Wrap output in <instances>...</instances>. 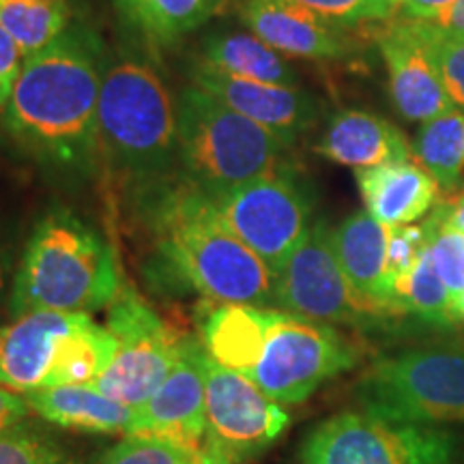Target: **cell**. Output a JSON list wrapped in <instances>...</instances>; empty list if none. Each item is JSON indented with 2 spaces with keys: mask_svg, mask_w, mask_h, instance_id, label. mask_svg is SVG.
Segmentation results:
<instances>
[{
  "mask_svg": "<svg viewBox=\"0 0 464 464\" xmlns=\"http://www.w3.org/2000/svg\"><path fill=\"white\" fill-rule=\"evenodd\" d=\"M106 56L100 33L75 20L48 48L24 58L3 119L14 142L39 164L75 177L100 166L97 103Z\"/></svg>",
  "mask_w": 464,
  "mask_h": 464,
  "instance_id": "obj_1",
  "label": "cell"
},
{
  "mask_svg": "<svg viewBox=\"0 0 464 464\" xmlns=\"http://www.w3.org/2000/svg\"><path fill=\"white\" fill-rule=\"evenodd\" d=\"M131 194L153 243L150 269L166 288L276 310L277 276L222 222L208 196L179 172Z\"/></svg>",
  "mask_w": 464,
  "mask_h": 464,
  "instance_id": "obj_2",
  "label": "cell"
},
{
  "mask_svg": "<svg viewBox=\"0 0 464 464\" xmlns=\"http://www.w3.org/2000/svg\"><path fill=\"white\" fill-rule=\"evenodd\" d=\"M97 136L102 161L131 191L177 172V95L142 39L108 50Z\"/></svg>",
  "mask_w": 464,
  "mask_h": 464,
  "instance_id": "obj_3",
  "label": "cell"
},
{
  "mask_svg": "<svg viewBox=\"0 0 464 464\" xmlns=\"http://www.w3.org/2000/svg\"><path fill=\"white\" fill-rule=\"evenodd\" d=\"M123 286L106 237L67 207L44 213L17 260L11 316L34 310L91 312L108 307Z\"/></svg>",
  "mask_w": 464,
  "mask_h": 464,
  "instance_id": "obj_4",
  "label": "cell"
},
{
  "mask_svg": "<svg viewBox=\"0 0 464 464\" xmlns=\"http://www.w3.org/2000/svg\"><path fill=\"white\" fill-rule=\"evenodd\" d=\"M274 131L196 86L177 92V172L208 198L232 191L288 161Z\"/></svg>",
  "mask_w": 464,
  "mask_h": 464,
  "instance_id": "obj_5",
  "label": "cell"
},
{
  "mask_svg": "<svg viewBox=\"0 0 464 464\" xmlns=\"http://www.w3.org/2000/svg\"><path fill=\"white\" fill-rule=\"evenodd\" d=\"M363 409L417 423H464V344L434 342L376 359L357 390Z\"/></svg>",
  "mask_w": 464,
  "mask_h": 464,
  "instance_id": "obj_6",
  "label": "cell"
},
{
  "mask_svg": "<svg viewBox=\"0 0 464 464\" xmlns=\"http://www.w3.org/2000/svg\"><path fill=\"white\" fill-rule=\"evenodd\" d=\"M456 434L374 411H342L305 434L299 464H460Z\"/></svg>",
  "mask_w": 464,
  "mask_h": 464,
  "instance_id": "obj_7",
  "label": "cell"
},
{
  "mask_svg": "<svg viewBox=\"0 0 464 464\" xmlns=\"http://www.w3.org/2000/svg\"><path fill=\"white\" fill-rule=\"evenodd\" d=\"M211 202L222 222L276 276L314 224V191L290 161Z\"/></svg>",
  "mask_w": 464,
  "mask_h": 464,
  "instance_id": "obj_8",
  "label": "cell"
},
{
  "mask_svg": "<svg viewBox=\"0 0 464 464\" xmlns=\"http://www.w3.org/2000/svg\"><path fill=\"white\" fill-rule=\"evenodd\" d=\"M276 310L353 329H381L400 316L353 288L335 256L334 228L323 219L312 224L277 274Z\"/></svg>",
  "mask_w": 464,
  "mask_h": 464,
  "instance_id": "obj_9",
  "label": "cell"
},
{
  "mask_svg": "<svg viewBox=\"0 0 464 464\" xmlns=\"http://www.w3.org/2000/svg\"><path fill=\"white\" fill-rule=\"evenodd\" d=\"M106 327L116 340V355L95 385L116 402L138 409L170 374L189 334L166 323L125 282L110 301Z\"/></svg>",
  "mask_w": 464,
  "mask_h": 464,
  "instance_id": "obj_10",
  "label": "cell"
},
{
  "mask_svg": "<svg viewBox=\"0 0 464 464\" xmlns=\"http://www.w3.org/2000/svg\"><path fill=\"white\" fill-rule=\"evenodd\" d=\"M357 362L355 342L334 324L276 310L263 357L247 376L276 402L299 404Z\"/></svg>",
  "mask_w": 464,
  "mask_h": 464,
  "instance_id": "obj_11",
  "label": "cell"
},
{
  "mask_svg": "<svg viewBox=\"0 0 464 464\" xmlns=\"http://www.w3.org/2000/svg\"><path fill=\"white\" fill-rule=\"evenodd\" d=\"M207 353V351H205ZM205 464H241L258 456L286 430L290 417L249 376L205 357Z\"/></svg>",
  "mask_w": 464,
  "mask_h": 464,
  "instance_id": "obj_12",
  "label": "cell"
},
{
  "mask_svg": "<svg viewBox=\"0 0 464 464\" xmlns=\"http://www.w3.org/2000/svg\"><path fill=\"white\" fill-rule=\"evenodd\" d=\"M379 44L393 106L411 123H426L454 110L437 69L432 28L428 22L396 15L376 24Z\"/></svg>",
  "mask_w": 464,
  "mask_h": 464,
  "instance_id": "obj_13",
  "label": "cell"
},
{
  "mask_svg": "<svg viewBox=\"0 0 464 464\" xmlns=\"http://www.w3.org/2000/svg\"><path fill=\"white\" fill-rule=\"evenodd\" d=\"M189 84L208 92L254 123L277 133L288 147L312 131L321 121L323 103L301 86L265 84L239 78L196 58L188 65Z\"/></svg>",
  "mask_w": 464,
  "mask_h": 464,
  "instance_id": "obj_14",
  "label": "cell"
},
{
  "mask_svg": "<svg viewBox=\"0 0 464 464\" xmlns=\"http://www.w3.org/2000/svg\"><path fill=\"white\" fill-rule=\"evenodd\" d=\"M205 357L202 342L188 335L170 374L160 390L136 409L127 437L161 439L202 451L207 434Z\"/></svg>",
  "mask_w": 464,
  "mask_h": 464,
  "instance_id": "obj_15",
  "label": "cell"
},
{
  "mask_svg": "<svg viewBox=\"0 0 464 464\" xmlns=\"http://www.w3.org/2000/svg\"><path fill=\"white\" fill-rule=\"evenodd\" d=\"M86 312L34 310L0 327V387L22 393L54 387L65 346Z\"/></svg>",
  "mask_w": 464,
  "mask_h": 464,
  "instance_id": "obj_16",
  "label": "cell"
},
{
  "mask_svg": "<svg viewBox=\"0 0 464 464\" xmlns=\"http://www.w3.org/2000/svg\"><path fill=\"white\" fill-rule=\"evenodd\" d=\"M237 14L249 33L280 54L305 61H344L359 50L344 26L295 0H237Z\"/></svg>",
  "mask_w": 464,
  "mask_h": 464,
  "instance_id": "obj_17",
  "label": "cell"
},
{
  "mask_svg": "<svg viewBox=\"0 0 464 464\" xmlns=\"http://www.w3.org/2000/svg\"><path fill=\"white\" fill-rule=\"evenodd\" d=\"M316 153L335 164L362 170L411 160V142L392 121L368 110L348 108L327 121L316 142Z\"/></svg>",
  "mask_w": 464,
  "mask_h": 464,
  "instance_id": "obj_18",
  "label": "cell"
},
{
  "mask_svg": "<svg viewBox=\"0 0 464 464\" xmlns=\"http://www.w3.org/2000/svg\"><path fill=\"white\" fill-rule=\"evenodd\" d=\"M355 177L365 211L385 226L413 224L430 213L440 198L432 174L411 160L362 168Z\"/></svg>",
  "mask_w": 464,
  "mask_h": 464,
  "instance_id": "obj_19",
  "label": "cell"
},
{
  "mask_svg": "<svg viewBox=\"0 0 464 464\" xmlns=\"http://www.w3.org/2000/svg\"><path fill=\"white\" fill-rule=\"evenodd\" d=\"M274 312L246 304L205 301L200 314V342L208 359L247 376L263 357Z\"/></svg>",
  "mask_w": 464,
  "mask_h": 464,
  "instance_id": "obj_20",
  "label": "cell"
},
{
  "mask_svg": "<svg viewBox=\"0 0 464 464\" xmlns=\"http://www.w3.org/2000/svg\"><path fill=\"white\" fill-rule=\"evenodd\" d=\"M34 413L54 426L91 434H130L136 409L106 396L97 385H56L26 393Z\"/></svg>",
  "mask_w": 464,
  "mask_h": 464,
  "instance_id": "obj_21",
  "label": "cell"
},
{
  "mask_svg": "<svg viewBox=\"0 0 464 464\" xmlns=\"http://www.w3.org/2000/svg\"><path fill=\"white\" fill-rule=\"evenodd\" d=\"M387 235L390 226L376 222L368 211L353 213L334 228V247L342 269L362 297L376 305L404 314L392 304L385 280Z\"/></svg>",
  "mask_w": 464,
  "mask_h": 464,
  "instance_id": "obj_22",
  "label": "cell"
},
{
  "mask_svg": "<svg viewBox=\"0 0 464 464\" xmlns=\"http://www.w3.org/2000/svg\"><path fill=\"white\" fill-rule=\"evenodd\" d=\"M230 0H114L131 37L149 45H168L205 26Z\"/></svg>",
  "mask_w": 464,
  "mask_h": 464,
  "instance_id": "obj_23",
  "label": "cell"
},
{
  "mask_svg": "<svg viewBox=\"0 0 464 464\" xmlns=\"http://www.w3.org/2000/svg\"><path fill=\"white\" fill-rule=\"evenodd\" d=\"M200 58L208 65L239 78L265 84L299 86V72L280 52L252 33L213 31L202 39Z\"/></svg>",
  "mask_w": 464,
  "mask_h": 464,
  "instance_id": "obj_24",
  "label": "cell"
},
{
  "mask_svg": "<svg viewBox=\"0 0 464 464\" xmlns=\"http://www.w3.org/2000/svg\"><path fill=\"white\" fill-rule=\"evenodd\" d=\"M411 158L439 183L440 194L456 189L464 179V112L450 110L421 123L411 142Z\"/></svg>",
  "mask_w": 464,
  "mask_h": 464,
  "instance_id": "obj_25",
  "label": "cell"
},
{
  "mask_svg": "<svg viewBox=\"0 0 464 464\" xmlns=\"http://www.w3.org/2000/svg\"><path fill=\"white\" fill-rule=\"evenodd\" d=\"M75 22V9L52 0H0V26L24 58L56 42Z\"/></svg>",
  "mask_w": 464,
  "mask_h": 464,
  "instance_id": "obj_26",
  "label": "cell"
},
{
  "mask_svg": "<svg viewBox=\"0 0 464 464\" xmlns=\"http://www.w3.org/2000/svg\"><path fill=\"white\" fill-rule=\"evenodd\" d=\"M0 464H84L45 428L26 420L0 430Z\"/></svg>",
  "mask_w": 464,
  "mask_h": 464,
  "instance_id": "obj_27",
  "label": "cell"
},
{
  "mask_svg": "<svg viewBox=\"0 0 464 464\" xmlns=\"http://www.w3.org/2000/svg\"><path fill=\"white\" fill-rule=\"evenodd\" d=\"M406 312L420 316L426 323L439 324V327H450L456 323L454 305H451L448 288L434 269L428 241L421 247L413 274H411Z\"/></svg>",
  "mask_w": 464,
  "mask_h": 464,
  "instance_id": "obj_28",
  "label": "cell"
},
{
  "mask_svg": "<svg viewBox=\"0 0 464 464\" xmlns=\"http://www.w3.org/2000/svg\"><path fill=\"white\" fill-rule=\"evenodd\" d=\"M423 228H426L434 269L448 288L451 305H456L464 293V232L445 222L443 213L437 207L423 222Z\"/></svg>",
  "mask_w": 464,
  "mask_h": 464,
  "instance_id": "obj_29",
  "label": "cell"
},
{
  "mask_svg": "<svg viewBox=\"0 0 464 464\" xmlns=\"http://www.w3.org/2000/svg\"><path fill=\"white\" fill-rule=\"evenodd\" d=\"M423 246H426V228H423V222L390 226V235H387L385 280L392 304L400 312H406L409 280Z\"/></svg>",
  "mask_w": 464,
  "mask_h": 464,
  "instance_id": "obj_30",
  "label": "cell"
},
{
  "mask_svg": "<svg viewBox=\"0 0 464 464\" xmlns=\"http://www.w3.org/2000/svg\"><path fill=\"white\" fill-rule=\"evenodd\" d=\"M95 464H205V454L170 440L125 437L103 451Z\"/></svg>",
  "mask_w": 464,
  "mask_h": 464,
  "instance_id": "obj_31",
  "label": "cell"
},
{
  "mask_svg": "<svg viewBox=\"0 0 464 464\" xmlns=\"http://www.w3.org/2000/svg\"><path fill=\"white\" fill-rule=\"evenodd\" d=\"M344 28L382 24L400 14L398 0H295Z\"/></svg>",
  "mask_w": 464,
  "mask_h": 464,
  "instance_id": "obj_32",
  "label": "cell"
},
{
  "mask_svg": "<svg viewBox=\"0 0 464 464\" xmlns=\"http://www.w3.org/2000/svg\"><path fill=\"white\" fill-rule=\"evenodd\" d=\"M430 28L434 61H437L440 80L454 108L464 112V37H451L434 24H430Z\"/></svg>",
  "mask_w": 464,
  "mask_h": 464,
  "instance_id": "obj_33",
  "label": "cell"
},
{
  "mask_svg": "<svg viewBox=\"0 0 464 464\" xmlns=\"http://www.w3.org/2000/svg\"><path fill=\"white\" fill-rule=\"evenodd\" d=\"M22 65H24V54L17 48L14 37L0 26V108L7 106Z\"/></svg>",
  "mask_w": 464,
  "mask_h": 464,
  "instance_id": "obj_34",
  "label": "cell"
},
{
  "mask_svg": "<svg viewBox=\"0 0 464 464\" xmlns=\"http://www.w3.org/2000/svg\"><path fill=\"white\" fill-rule=\"evenodd\" d=\"M400 14L409 20H421V22H434L437 17L448 11L456 0H398Z\"/></svg>",
  "mask_w": 464,
  "mask_h": 464,
  "instance_id": "obj_35",
  "label": "cell"
},
{
  "mask_svg": "<svg viewBox=\"0 0 464 464\" xmlns=\"http://www.w3.org/2000/svg\"><path fill=\"white\" fill-rule=\"evenodd\" d=\"M28 411H31V406H28L26 398H22V393L11 392L7 387H0V430L24 421L28 417Z\"/></svg>",
  "mask_w": 464,
  "mask_h": 464,
  "instance_id": "obj_36",
  "label": "cell"
},
{
  "mask_svg": "<svg viewBox=\"0 0 464 464\" xmlns=\"http://www.w3.org/2000/svg\"><path fill=\"white\" fill-rule=\"evenodd\" d=\"M15 254L14 247L7 239L0 237V314L7 307L9 310V299H11V288H14V277H15Z\"/></svg>",
  "mask_w": 464,
  "mask_h": 464,
  "instance_id": "obj_37",
  "label": "cell"
},
{
  "mask_svg": "<svg viewBox=\"0 0 464 464\" xmlns=\"http://www.w3.org/2000/svg\"><path fill=\"white\" fill-rule=\"evenodd\" d=\"M437 208L443 213L445 222L464 232V179L456 189L440 194Z\"/></svg>",
  "mask_w": 464,
  "mask_h": 464,
  "instance_id": "obj_38",
  "label": "cell"
},
{
  "mask_svg": "<svg viewBox=\"0 0 464 464\" xmlns=\"http://www.w3.org/2000/svg\"><path fill=\"white\" fill-rule=\"evenodd\" d=\"M430 24L445 34H451V37H464V0H456L448 11H443Z\"/></svg>",
  "mask_w": 464,
  "mask_h": 464,
  "instance_id": "obj_39",
  "label": "cell"
},
{
  "mask_svg": "<svg viewBox=\"0 0 464 464\" xmlns=\"http://www.w3.org/2000/svg\"><path fill=\"white\" fill-rule=\"evenodd\" d=\"M454 314H456V321H464V293L460 295V299L456 301Z\"/></svg>",
  "mask_w": 464,
  "mask_h": 464,
  "instance_id": "obj_40",
  "label": "cell"
},
{
  "mask_svg": "<svg viewBox=\"0 0 464 464\" xmlns=\"http://www.w3.org/2000/svg\"><path fill=\"white\" fill-rule=\"evenodd\" d=\"M52 3H63V5H69V7H78L80 0H52Z\"/></svg>",
  "mask_w": 464,
  "mask_h": 464,
  "instance_id": "obj_41",
  "label": "cell"
}]
</instances>
